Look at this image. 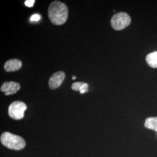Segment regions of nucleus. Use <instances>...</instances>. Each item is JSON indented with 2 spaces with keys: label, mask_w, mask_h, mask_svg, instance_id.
<instances>
[{
  "label": "nucleus",
  "mask_w": 157,
  "mask_h": 157,
  "mask_svg": "<svg viewBox=\"0 0 157 157\" xmlns=\"http://www.w3.org/2000/svg\"><path fill=\"white\" fill-rule=\"evenodd\" d=\"M48 15L53 24L56 25H63L67 21L68 17L67 6L60 1H54L48 7Z\"/></svg>",
  "instance_id": "nucleus-1"
},
{
  "label": "nucleus",
  "mask_w": 157,
  "mask_h": 157,
  "mask_svg": "<svg viewBox=\"0 0 157 157\" xmlns=\"http://www.w3.org/2000/svg\"><path fill=\"white\" fill-rule=\"evenodd\" d=\"M0 140L4 146L11 150H21L26 146V142L22 137L7 132L2 134Z\"/></svg>",
  "instance_id": "nucleus-2"
},
{
  "label": "nucleus",
  "mask_w": 157,
  "mask_h": 157,
  "mask_svg": "<svg viewBox=\"0 0 157 157\" xmlns=\"http://www.w3.org/2000/svg\"><path fill=\"white\" fill-rule=\"evenodd\" d=\"M131 22V18L129 15L121 12L115 14L111 20V24L113 29L116 30H121L128 27Z\"/></svg>",
  "instance_id": "nucleus-3"
},
{
  "label": "nucleus",
  "mask_w": 157,
  "mask_h": 157,
  "mask_svg": "<svg viewBox=\"0 0 157 157\" xmlns=\"http://www.w3.org/2000/svg\"><path fill=\"white\" fill-rule=\"evenodd\" d=\"M27 109L26 105L22 101L13 102L8 108V113L11 118L19 120L24 117V113Z\"/></svg>",
  "instance_id": "nucleus-4"
},
{
  "label": "nucleus",
  "mask_w": 157,
  "mask_h": 157,
  "mask_svg": "<svg viewBox=\"0 0 157 157\" xmlns=\"http://www.w3.org/2000/svg\"><path fill=\"white\" fill-rule=\"evenodd\" d=\"M65 78V74L62 71L56 72L51 77L48 84L51 89H56L59 87L64 80Z\"/></svg>",
  "instance_id": "nucleus-5"
},
{
  "label": "nucleus",
  "mask_w": 157,
  "mask_h": 157,
  "mask_svg": "<svg viewBox=\"0 0 157 157\" xmlns=\"http://www.w3.org/2000/svg\"><path fill=\"white\" fill-rule=\"evenodd\" d=\"M20 89L19 83L15 82H7L1 86V91L4 92L6 95H9L15 94Z\"/></svg>",
  "instance_id": "nucleus-6"
},
{
  "label": "nucleus",
  "mask_w": 157,
  "mask_h": 157,
  "mask_svg": "<svg viewBox=\"0 0 157 157\" xmlns=\"http://www.w3.org/2000/svg\"><path fill=\"white\" fill-rule=\"evenodd\" d=\"M22 62L17 59H12L6 61L4 65V69L7 72H14L22 67Z\"/></svg>",
  "instance_id": "nucleus-7"
},
{
  "label": "nucleus",
  "mask_w": 157,
  "mask_h": 157,
  "mask_svg": "<svg viewBox=\"0 0 157 157\" xmlns=\"http://www.w3.org/2000/svg\"><path fill=\"white\" fill-rule=\"evenodd\" d=\"M147 64L152 68H157V51L148 54L146 58Z\"/></svg>",
  "instance_id": "nucleus-8"
},
{
  "label": "nucleus",
  "mask_w": 157,
  "mask_h": 157,
  "mask_svg": "<svg viewBox=\"0 0 157 157\" xmlns=\"http://www.w3.org/2000/svg\"><path fill=\"white\" fill-rule=\"evenodd\" d=\"M72 89L75 91H79L81 94L88 91L89 84L84 82H76L72 85Z\"/></svg>",
  "instance_id": "nucleus-9"
},
{
  "label": "nucleus",
  "mask_w": 157,
  "mask_h": 157,
  "mask_svg": "<svg viewBox=\"0 0 157 157\" xmlns=\"http://www.w3.org/2000/svg\"><path fill=\"white\" fill-rule=\"evenodd\" d=\"M144 126L146 128L153 130L157 132V117H149L146 119Z\"/></svg>",
  "instance_id": "nucleus-10"
},
{
  "label": "nucleus",
  "mask_w": 157,
  "mask_h": 157,
  "mask_svg": "<svg viewBox=\"0 0 157 157\" xmlns=\"http://www.w3.org/2000/svg\"><path fill=\"white\" fill-rule=\"evenodd\" d=\"M40 19H41V16L40 15H39V14H34L30 17V21L31 22H37L39 20H40Z\"/></svg>",
  "instance_id": "nucleus-11"
},
{
  "label": "nucleus",
  "mask_w": 157,
  "mask_h": 157,
  "mask_svg": "<svg viewBox=\"0 0 157 157\" xmlns=\"http://www.w3.org/2000/svg\"><path fill=\"white\" fill-rule=\"evenodd\" d=\"M34 2H35L34 0H26L25 2V4L28 7H32L34 6Z\"/></svg>",
  "instance_id": "nucleus-12"
},
{
  "label": "nucleus",
  "mask_w": 157,
  "mask_h": 157,
  "mask_svg": "<svg viewBox=\"0 0 157 157\" xmlns=\"http://www.w3.org/2000/svg\"><path fill=\"white\" fill-rule=\"evenodd\" d=\"M76 76H73V77H72V79H73V80H75V79H76Z\"/></svg>",
  "instance_id": "nucleus-13"
}]
</instances>
